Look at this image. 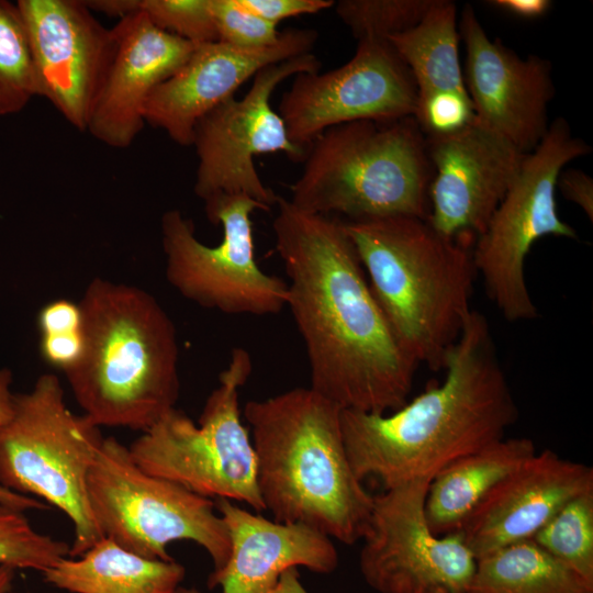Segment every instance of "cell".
<instances>
[{"mask_svg": "<svg viewBox=\"0 0 593 593\" xmlns=\"http://www.w3.org/2000/svg\"><path fill=\"white\" fill-rule=\"evenodd\" d=\"M38 96L36 74L16 3L0 0V116L21 112Z\"/></svg>", "mask_w": 593, "mask_h": 593, "instance_id": "26", "label": "cell"}, {"mask_svg": "<svg viewBox=\"0 0 593 593\" xmlns=\"http://www.w3.org/2000/svg\"><path fill=\"white\" fill-rule=\"evenodd\" d=\"M459 40L456 4L449 0H434L418 24L388 40L413 76L417 108L437 97H469Z\"/></svg>", "mask_w": 593, "mask_h": 593, "instance_id": "24", "label": "cell"}, {"mask_svg": "<svg viewBox=\"0 0 593 593\" xmlns=\"http://www.w3.org/2000/svg\"><path fill=\"white\" fill-rule=\"evenodd\" d=\"M314 29L289 27L271 45L243 48L223 42L197 44L187 61L160 82L144 107V121L178 145L192 146L198 121L264 67L312 53Z\"/></svg>", "mask_w": 593, "mask_h": 593, "instance_id": "18", "label": "cell"}, {"mask_svg": "<svg viewBox=\"0 0 593 593\" xmlns=\"http://www.w3.org/2000/svg\"><path fill=\"white\" fill-rule=\"evenodd\" d=\"M489 3L504 12L521 19H537L544 16L551 8L549 0H493Z\"/></svg>", "mask_w": 593, "mask_h": 593, "instance_id": "36", "label": "cell"}, {"mask_svg": "<svg viewBox=\"0 0 593 593\" xmlns=\"http://www.w3.org/2000/svg\"><path fill=\"white\" fill-rule=\"evenodd\" d=\"M532 540L593 584V492L569 501Z\"/></svg>", "mask_w": 593, "mask_h": 593, "instance_id": "27", "label": "cell"}, {"mask_svg": "<svg viewBox=\"0 0 593 593\" xmlns=\"http://www.w3.org/2000/svg\"><path fill=\"white\" fill-rule=\"evenodd\" d=\"M434 0H340L335 12L357 41L389 40L425 16Z\"/></svg>", "mask_w": 593, "mask_h": 593, "instance_id": "28", "label": "cell"}, {"mask_svg": "<svg viewBox=\"0 0 593 593\" xmlns=\"http://www.w3.org/2000/svg\"><path fill=\"white\" fill-rule=\"evenodd\" d=\"M114 49L96 96L87 132L113 148L128 147L142 131L153 90L175 74L197 44L157 27L137 11L112 27Z\"/></svg>", "mask_w": 593, "mask_h": 593, "instance_id": "19", "label": "cell"}, {"mask_svg": "<svg viewBox=\"0 0 593 593\" xmlns=\"http://www.w3.org/2000/svg\"><path fill=\"white\" fill-rule=\"evenodd\" d=\"M79 304L86 349L65 373L83 415L98 427L148 430L179 395L172 321L144 290L102 279Z\"/></svg>", "mask_w": 593, "mask_h": 593, "instance_id": "5", "label": "cell"}, {"mask_svg": "<svg viewBox=\"0 0 593 593\" xmlns=\"http://www.w3.org/2000/svg\"><path fill=\"white\" fill-rule=\"evenodd\" d=\"M344 224L401 348L417 365L444 369L473 311V243L447 237L414 216Z\"/></svg>", "mask_w": 593, "mask_h": 593, "instance_id": "4", "label": "cell"}, {"mask_svg": "<svg viewBox=\"0 0 593 593\" xmlns=\"http://www.w3.org/2000/svg\"><path fill=\"white\" fill-rule=\"evenodd\" d=\"M444 380L384 414L342 410L355 475L384 490L432 480L456 460L505 437L518 410L489 323L472 311L447 355Z\"/></svg>", "mask_w": 593, "mask_h": 593, "instance_id": "2", "label": "cell"}, {"mask_svg": "<svg viewBox=\"0 0 593 593\" xmlns=\"http://www.w3.org/2000/svg\"><path fill=\"white\" fill-rule=\"evenodd\" d=\"M276 249L313 390L343 410L384 414L407 402L417 363L374 299L344 221L278 198Z\"/></svg>", "mask_w": 593, "mask_h": 593, "instance_id": "1", "label": "cell"}, {"mask_svg": "<svg viewBox=\"0 0 593 593\" xmlns=\"http://www.w3.org/2000/svg\"><path fill=\"white\" fill-rule=\"evenodd\" d=\"M459 34L474 119L523 154L532 153L549 128L548 107L556 92L551 64L536 55L522 58L492 41L470 4L461 11Z\"/></svg>", "mask_w": 593, "mask_h": 593, "instance_id": "17", "label": "cell"}, {"mask_svg": "<svg viewBox=\"0 0 593 593\" xmlns=\"http://www.w3.org/2000/svg\"><path fill=\"white\" fill-rule=\"evenodd\" d=\"M557 188L564 198L577 204L592 222L593 220V179L575 168L562 170L557 179Z\"/></svg>", "mask_w": 593, "mask_h": 593, "instance_id": "35", "label": "cell"}, {"mask_svg": "<svg viewBox=\"0 0 593 593\" xmlns=\"http://www.w3.org/2000/svg\"><path fill=\"white\" fill-rule=\"evenodd\" d=\"M217 41L243 48L275 44L281 34L277 25L250 12L237 0H212Z\"/></svg>", "mask_w": 593, "mask_h": 593, "instance_id": "31", "label": "cell"}, {"mask_svg": "<svg viewBox=\"0 0 593 593\" xmlns=\"http://www.w3.org/2000/svg\"><path fill=\"white\" fill-rule=\"evenodd\" d=\"M85 3L91 11L119 18V20L139 11L138 0H90Z\"/></svg>", "mask_w": 593, "mask_h": 593, "instance_id": "37", "label": "cell"}, {"mask_svg": "<svg viewBox=\"0 0 593 593\" xmlns=\"http://www.w3.org/2000/svg\"><path fill=\"white\" fill-rule=\"evenodd\" d=\"M15 569L8 566H0V593H8L14 578Z\"/></svg>", "mask_w": 593, "mask_h": 593, "instance_id": "41", "label": "cell"}, {"mask_svg": "<svg viewBox=\"0 0 593 593\" xmlns=\"http://www.w3.org/2000/svg\"><path fill=\"white\" fill-rule=\"evenodd\" d=\"M258 16L278 25L284 19L316 14L334 7L333 0H237Z\"/></svg>", "mask_w": 593, "mask_h": 593, "instance_id": "32", "label": "cell"}, {"mask_svg": "<svg viewBox=\"0 0 593 593\" xmlns=\"http://www.w3.org/2000/svg\"><path fill=\"white\" fill-rule=\"evenodd\" d=\"M175 593H201L199 590H197L195 588H184V586H179Z\"/></svg>", "mask_w": 593, "mask_h": 593, "instance_id": "42", "label": "cell"}, {"mask_svg": "<svg viewBox=\"0 0 593 593\" xmlns=\"http://www.w3.org/2000/svg\"><path fill=\"white\" fill-rule=\"evenodd\" d=\"M86 349L83 328L61 334L42 335L41 351L52 366L69 371L81 360Z\"/></svg>", "mask_w": 593, "mask_h": 593, "instance_id": "33", "label": "cell"}, {"mask_svg": "<svg viewBox=\"0 0 593 593\" xmlns=\"http://www.w3.org/2000/svg\"><path fill=\"white\" fill-rule=\"evenodd\" d=\"M426 139L433 166L426 220L447 237L473 243L527 154L475 119L457 131Z\"/></svg>", "mask_w": 593, "mask_h": 593, "instance_id": "16", "label": "cell"}, {"mask_svg": "<svg viewBox=\"0 0 593 593\" xmlns=\"http://www.w3.org/2000/svg\"><path fill=\"white\" fill-rule=\"evenodd\" d=\"M320 68L313 53L268 65L254 76L242 99L232 97L198 121L192 141L198 158L193 190L200 199L244 194L268 211L276 205L279 197L262 182L254 158L281 152L291 160L303 161L306 149L290 141L270 99L288 77Z\"/></svg>", "mask_w": 593, "mask_h": 593, "instance_id": "12", "label": "cell"}, {"mask_svg": "<svg viewBox=\"0 0 593 593\" xmlns=\"http://www.w3.org/2000/svg\"><path fill=\"white\" fill-rule=\"evenodd\" d=\"M214 504L227 528L231 552L225 566L209 575V589L272 593L282 574L295 567L321 574L337 568V549L322 532L301 523L267 519L225 499Z\"/></svg>", "mask_w": 593, "mask_h": 593, "instance_id": "21", "label": "cell"}, {"mask_svg": "<svg viewBox=\"0 0 593 593\" xmlns=\"http://www.w3.org/2000/svg\"><path fill=\"white\" fill-rule=\"evenodd\" d=\"M429 480L373 496L359 568L378 593H468L477 559L461 532L434 534L425 516Z\"/></svg>", "mask_w": 593, "mask_h": 593, "instance_id": "13", "label": "cell"}, {"mask_svg": "<svg viewBox=\"0 0 593 593\" xmlns=\"http://www.w3.org/2000/svg\"><path fill=\"white\" fill-rule=\"evenodd\" d=\"M204 204L211 223L222 227L216 246L201 243L179 210L161 216L167 280L184 298L225 314L280 313L287 306L288 283L258 266L250 220L255 211L268 210L244 194H219Z\"/></svg>", "mask_w": 593, "mask_h": 593, "instance_id": "11", "label": "cell"}, {"mask_svg": "<svg viewBox=\"0 0 593 593\" xmlns=\"http://www.w3.org/2000/svg\"><path fill=\"white\" fill-rule=\"evenodd\" d=\"M417 89L387 40H359L354 56L325 72H299L278 113L290 141L304 149L325 130L358 120L414 116Z\"/></svg>", "mask_w": 593, "mask_h": 593, "instance_id": "14", "label": "cell"}, {"mask_svg": "<svg viewBox=\"0 0 593 593\" xmlns=\"http://www.w3.org/2000/svg\"><path fill=\"white\" fill-rule=\"evenodd\" d=\"M251 370L249 353L233 348L198 425L172 409L128 447L135 463L201 496L239 501L264 511L256 455L239 409V390Z\"/></svg>", "mask_w": 593, "mask_h": 593, "instance_id": "8", "label": "cell"}, {"mask_svg": "<svg viewBox=\"0 0 593 593\" xmlns=\"http://www.w3.org/2000/svg\"><path fill=\"white\" fill-rule=\"evenodd\" d=\"M23 512L0 502V566L43 573L67 558L70 546L36 532Z\"/></svg>", "mask_w": 593, "mask_h": 593, "instance_id": "29", "label": "cell"}, {"mask_svg": "<svg viewBox=\"0 0 593 593\" xmlns=\"http://www.w3.org/2000/svg\"><path fill=\"white\" fill-rule=\"evenodd\" d=\"M342 410L309 387L250 400L243 415L265 510L276 522L305 524L354 545L367 529L373 496L350 467Z\"/></svg>", "mask_w": 593, "mask_h": 593, "instance_id": "3", "label": "cell"}, {"mask_svg": "<svg viewBox=\"0 0 593 593\" xmlns=\"http://www.w3.org/2000/svg\"><path fill=\"white\" fill-rule=\"evenodd\" d=\"M11 373L0 370V427L10 418L13 411L14 394L10 391Z\"/></svg>", "mask_w": 593, "mask_h": 593, "instance_id": "39", "label": "cell"}, {"mask_svg": "<svg viewBox=\"0 0 593 593\" xmlns=\"http://www.w3.org/2000/svg\"><path fill=\"white\" fill-rule=\"evenodd\" d=\"M38 96L87 131L91 109L114 49V34L85 1L19 0Z\"/></svg>", "mask_w": 593, "mask_h": 593, "instance_id": "15", "label": "cell"}, {"mask_svg": "<svg viewBox=\"0 0 593 593\" xmlns=\"http://www.w3.org/2000/svg\"><path fill=\"white\" fill-rule=\"evenodd\" d=\"M593 492L592 467L546 449L500 482L461 532L475 559L533 537L572 499Z\"/></svg>", "mask_w": 593, "mask_h": 593, "instance_id": "20", "label": "cell"}, {"mask_svg": "<svg viewBox=\"0 0 593 593\" xmlns=\"http://www.w3.org/2000/svg\"><path fill=\"white\" fill-rule=\"evenodd\" d=\"M79 557L61 559L44 580L71 593H175L186 574L175 560L142 557L108 537Z\"/></svg>", "mask_w": 593, "mask_h": 593, "instance_id": "23", "label": "cell"}, {"mask_svg": "<svg viewBox=\"0 0 593 593\" xmlns=\"http://www.w3.org/2000/svg\"><path fill=\"white\" fill-rule=\"evenodd\" d=\"M590 152L563 118L555 120L539 145L525 156L514 182L473 240L477 275L488 298L511 323L538 316L525 278V260L533 245L545 236H578L558 214L557 179L568 163Z\"/></svg>", "mask_w": 593, "mask_h": 593, "instance_id": "10", "label": "cell"}, {"mask_svg": "<svg viewBox=\"0 0 593 593\" xmlns=\"http://www.w3.org/2000/svg\"><path fill=\"white\" fill-rule=\"evenodd\" d=\"M277 593H306L298 580V575L291 574L284 578Z\"/></svg>", "mask_w": 593, "mask_h": 593, "instance_id": "40", "label": "cell"}, {"mask_svg": "<svg viewBox=\"0 0 593 593\" xmlns=\"http://www.w3.org/2000/svg\"><path fill=\"white\" fill-rule=\"evenodd\" d=\"M102 441L97 425L67 407L60 381L51 373L41 376L30 392L14 394L12 414L0 427V485L66 514L75 533L71 557L104 537L87 489Z\"/></svg>", "mask_w": 593, "mask_h": 593, "instance_id": "7", "label": "cell"}, {"mask_svg": "<svg viewBox=\"0 0 593 593\" xmlns=\"http://www.w3.org/2000/svg\"><path fill=\"white\" fill-rule=\"evenodd\" d=\"M303 161L289 199L300 210L346 221L428 216L433 166L414 116L332 126Z\"/></svg>", "mask_w": 593, "mask_h": 593, "instance_id": "6", "label": "cell"}, {"mask_svg": "<svg viewBox=\"0 0 593 593\" xmlns=\"http://www.w3.org/2000/svg\"><path fill=\"white\" fill-rule=\"evenodd\" d=\"M138 9L157 27L193 44L217 41L212 0H138Z\"/></svg>", "mask_w": 593, "mask_h": 593, "instance_id": "30", "label": "cell"}, {"mask_svg": "<svg viewBox=\"0 0 593 593\" xmlns=\"http://www.w3.org/2000/svg\"><path fill=\"white\" fill-rule=\"evenodd\" d=\"M0 502L19 510H46L47 505L29 495H23L0 485Z\"/></svg>", "mask_w": 593, "mask_h": 593, "instance_id": "38", "label": "cell"}, {"mask_svg": "<svg viewBox=\"0 0 593 593\" xmlns=\"http://www.w3.org/2000/svg\"><path fill=\"white\" fill-rule=\"evenodd\" d=\"M535 452L532 439L504 437L450 463L427 489L425 516L430 530L459 532L491 491Z\"/></svg>", "mask_w": 593, "mask_h": 593, "instance_id": "22", "label": "cell"}, {"mask_svg": "<svg viewBox=\"0 0 593 593\" xmlns=\"http://www.w3.org/2000/svg\"><path fill=\"white\" fill-rule=\"evenodd\" d=\"M89 504L104 537L148 559L174 560L167 546L190 540L221 570L231 552L215 504L170 480L143 471L128 447L103 438L87 480Z\"/></svg>", "mask_w": 593, "mask_h": 593, "instance_id": "9", "label": "cell"}, {"mask_svg": "<svg viewBox=\"0 0 593 593\" xmlns=\"http://www.w3.org/2000/svg\"><path fill=\"white\" fill-rule=\"evenodd\" d=\"M468 593H593V584L529 539L477 559Z\"/></svg>", "mask_w": 593, "mask_h": 593, "instance_id": "25", "label": "cell"}, {"mask_svg": "<svg viewBox=\"0 0 593 593\" xmlns=\"http://www.w3.org/2000/svg\"><path fill=\"white\" fill-rule=\"evenodd\" d=\"M80 304L68 300H56L46 304L40 312L38 325L42 335L76 332L82 328Z\"/></svg>", "mask_w": 593, "mask_h": 593, "instance_id": "34", "label": "cell"}]
</instances>
